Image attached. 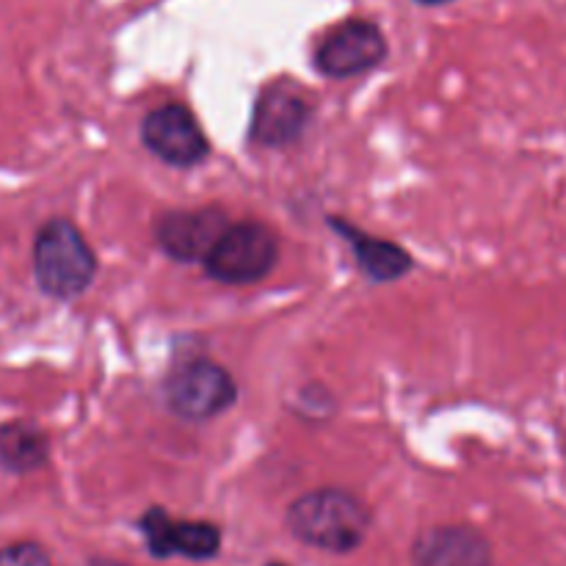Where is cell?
<instances>
[{"label":"cell","mask_w":566,"mask_h":566,"mask_svg":"<svg viewBox=\"0 0 566 566\" xmlns=\"http://www.w3.org/2000/svg\"><path fill=\"white\" fill-rule=\"evenodd\" d=\"M293 536L318 551L348 553L368 536L370 514L363 501L343 490H318L298 497L287 512Z\"/></svg>","instance_id":"obj_1"},{"label":"cell","mask_w":566,"mask_h":566,"mask_svg":"<svg viewBox=\"0 0 566 566\" xmlns=\"http://www.w3.org/2000/svg\"><path fill=\"white\" fill-rule=\"evenodd\" d=\"M33 271H36L39 287L48 296L75 298L92 285L97 274V258L72 221L53 219L36 232Z\"/></svg>","instance_id":"obj_2"},{"label":"cell","mask_w":566,"mask_h":566,"mask_svg":"<svg viewBox=\"0 0 566 566\" xmlns=\"http://www.w3.org/2000/svg\"><path fill=\"white\" fill-rule=\"evenodd\" d=\"M280 258V241L258 221H241L227 227L224 235L205 260V269L224 285H249L271 274Z\"/></svg>","instance_id":"obj_3"},{"label":"cell","mask_w":566,"mask_h":566,"mask_svg":"<svg viewBox=\"0 0 566 566\" xmlns=\"http://www.w3.org/2000/svg\"><path fill=\"white\" fill-rule=\"evenodd\" d=\"M238 398V387L227 368L210 359H191L180 365L166 381V403L186 420H210L230 409Z\"/></svg>","instance_id":"obj_4"},{"label":"cell","mask_w":566,"mask_h":566,"mask_svg":"<svg viewBox=\"0 0 566 566\" xmlns=\"http://www.w3.org/2000/svg\"><path fill=\"white\" fill-rule=\"evenodd\" d=\"M387 55V42L368 20H348L326 33L315 50V64L329 77H352L368 72Z\"/></svg>","instance_id":"obj_5"},{"label":"cell","mask_w":566,"mask_h":566,"mask_svg":"<svg viewBox=\"0 0 566 566\" xmlns=\"http://www.w3.org/2000/svg\"><path fill=\"white\" fill-rule=\"evenodd\" d=\"M142 138L149 153L171 166H193L208 155V138L197 116L182 105H160L144 116Z\"/></svg>","instance_id":"obj_6"},{"label":"cell","mask_w":566,"mask_h":566,"mask_svg":"<svg viewBox=\"0 0 566 566\" xmlns=\"http://www.w3.org/2000/svg\"><path fill=\"white\" fill-rule=\"evenodd\" d=\"M313 103L302 88L291 83H274L260 94L252 114V138L263 147H287L307 130Z\"/></svg>","instance_id":"obj_7"},{"label":"cell","mask_w":566,"mask_h":566,"mask_svg":"<svg viewBox=\"0 0 566 566\" xmlns=\"http://www.w3.org/2000/svg\"><path fill=\"white\" fill-rule=\"evenodd\" d=\"M227 227L230 221L216 208L175 210L158 221L155 238H158L160 249L177 263H199V260L205 263Z\"/></svg>","instance_id":"obj_8"},{"label":"cell","mask_w":566,"mask_h":566,"mask_svg":"<svg viewBox=\"0 0 566 566\" xmlns=\"http://www.w3.org/2000/svg\"><path fill=\"white\" fill-rule=\"evenodd\" d=\"M415 566H492V547L470 525H440L415 539Z\"/></svg>","instance_id":"obj_9"},{"label":"cell","mask_w":566,"mask_h":566,"mask_svg":"<svg viewBox=\"0 0 566 566\" xmlns=\"http://www.w3.org/2000/svg\"><path fill=\"white\" fill-rule=\"evenodd\" d=\"M144 536H147L149 551L158 558L182 556L202 562V558H213L221 545V534L216 525L169 520L164 512H149L144 517Z\"/></svg>","instance_id":"obj_10"},{"label":"cell","mask_w":566,"mask_h":566,"mask_svg":"<svg viewBox=\"0 0 566 566\" xmlns=\"http://www.w3.org/2000/svg\"><path fill=\"white\" fill-rule=\"evenodd\" d=\"M340 232L346 238H352L354 252H357L359 265H363L365 274L376 282H390L401 280L403 274L412 271V260L403 252L401 247L390 241H381V238H370L357 232L354 227H340Z\"/></svg>","instance_id":"obj_11"},{"label":"cell","mask_w":566,"mask_h":566,"mask_svg":"<svg viewBox=\"0 0 566 566\" xmlns=\"http://www.w3.org/2000/svg\"><path fill=\"white\" fill-rule=\"evenodd\" d=\"M48 459V440L28 423L0 426V464L14 473L42 468Z\"/></svg>","instance_id":"obj_12"},{"label":"cell","mask_w":566,"mask_h":566,"mask_svg":"<svg viewBox=\"0 0 566 566\" xmlns=\"http://www.w3.org/2000/svg\"><path fill=\"white\" fill-rule=\"evenodd\" d=\"M0 566H53L48 553L33 542H20L0 551Z\"/></svg>","instance_id":"obj_13"},{"label":"cell","mask_w":566,"mask_h":566,"mask_svg":"<svg viewBox=\"0 0 566 566\" xmlns=\"http://www.w3.org/2000/svg\"><path fill=\"white\" fill-rule=\"evenodd\" d=\"M418 3H426V6H437V3H448V0H418Z\"/></svg>","instance_id":"obj_14"},{"label":"cell","mask_w":566,"mask_h":566,"mask_svg":"<svg viewBox=\"0 0 566 566\" xmlns=\"http://www.w3.org/2000/svg\"><path fill=\"white\" fill-rule=\"evenodd\" d=\"M92 566H116V564H92Z\"/></svg>","instance_id":"obj_15"}]
</instances>
